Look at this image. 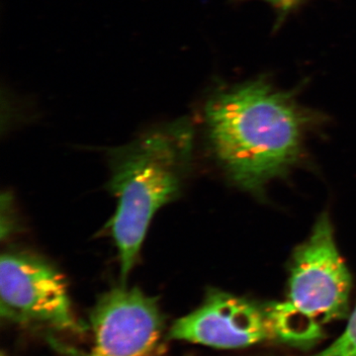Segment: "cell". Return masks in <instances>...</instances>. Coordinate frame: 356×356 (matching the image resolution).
I'll list each match as a JSON object with an SVG mask.
<instances>
[{"mask_svg":"<svg viewBox=\"0 0 356 356\" xmlns=\"http://www.w3.org/2000/svg\"><path fill=\"white\" fill-rule=\"evenodd\" d=\"M205 114L215 154L245 191H261L299 158L305 119L290 98L266 84L219 93Z\"/></svg>","mask_w":356,"mask_h":356,"instance_id":"cell-1","label":"cell"},{"mask_svg":"<svg viewBox=\"0 0 356 356\" xmlns=\"http://www.w3.org/2000/svg\"><path fill=\"white\" fill-rule=\"evenodd\" d=\"M92 344L79 356H153L163 332L158 302L126 285L104 293L90 314Z\"/></svg>","mask_w":356,"mask_h":356,"instance_id":"cell-6","label":"cell"},{"mask_svg":"<svg viewBox=\"0 0 356 356\" xmlns=\"http://www.w3.org/2000/svg\"><path fill=\"white\" fill-rule=\"evenodd\" d=\"M351 276L339 254L331 219L323 214L311 235L293 254L286 317L312 341L322 336V325L346 317Z\"/></svg>","mask_w":356,"mask_h":356,"instance_id":"cell-3","label":"cell"},{"mask_svg":"<svg viewBox=\"0 0 356 356\" xmlns=\"http://www.w3.org/2000/svg\"><path fill=\"white\" fill-rule=\"evenodd\" d=\"M193 138L191 122L178 119L152 129L115 154L110 188L118 204L111 231L123 282L135 266L154 215L181 189Z\"/></svg>","mask_w":356,"mask_h":356,"instance_id":"cell-2","label":"cell"},{"mask_svg":"<svg viewBox=\"0 0 356 356\" xmlns=\"http://www.w3.org/2000/svg\"><path fill=\"white\" fill-rule=\"evenodd\" d=\"M273 3L277 4V6H292L294 2H296L297 0H270Z\"/></svg>","mask_w":356,"mask_h":356,"instance_id":"cell-7","label":"cell"},{"mask_svg":"<svg viewBox=\"0 0 356 356\" xmlns=\"http://www.w3.org/2000/svg\"><path fill=\"white\" fill-rule=\"evenodd\" d=\"M168 339L225 350L266 341L286 343L273 303L261 306L216 289L207 292L196 310L175 321Z\"/></svg>","mask_w":356,"mask_h":356,"instance_id":"cell-5","label":"cell"},{"mask_svg":"<svg viewBox=\"0 0 356 356\" xmlns=\"http://www.w3.org/2000/svg\"><path fill=\"white\" fill-rule=\"evenodd\" d=\"M1 317L16 325L81 334L65 277L37 255L8 252L0 261Z\"/></svg>","mask_w":356,"mask_h":356,"instance_id":"cell-4","label":"cell"},{"mask_svg":"<svg viewBox=\"0 0 356 356\" xmlns=\"http://www.w3.org/2000/svg\"><path fill=\"white\" fill-rule=\"evenodd\" d=\"M353 311H355V313H356V307H355V310H353Z\"/></svg>","mask_w":356,"mask_h":356,"instance_id":"cell-8","label":"cell"}]
</instances>
